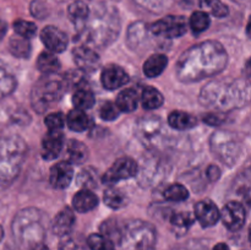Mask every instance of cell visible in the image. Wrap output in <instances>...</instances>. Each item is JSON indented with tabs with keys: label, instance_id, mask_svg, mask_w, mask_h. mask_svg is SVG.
I'll use <instances>...</instances> for the list:
<instances>
[{
	"label": "cell",
	"instance_id": "cell-14",
	"mask_svg": "<svg viewBox=\"0 0 251 250\" xmlns=\"http://www.w3.org/2000/svg\"><path fill=\"white\" fill-rule=\"evenodd\" d=\"M73 55L74 61H75L78 70L83 71L85 74H90L96 71L100 64V55L92 48H90V47H76L73 50Z\"/></svg>",
	"mask_w": 251,
	"mask_h": 250
},
{
	"label": "cell",
	"instance_id": "cell-41",
	"mask_svg": "<svg viewBox=\"0 0 251 250\" xmlns=\"http://www.w3.org/2000/svg\"><path fill=\"white\" fill-rule=\"evenodd\" d=\"M59 250H87V244L81 235H74L70 233L61 238Z\"/></svg>",
	"mask_w": 251,
	"mask_h": 250
},
{
	"label": "cell",
	"instance_id": "cell-44",
	"mask_svg": "<svg viewBox=\"0 0 251 250\" xmlns=\"http://www.w3.org/2000/svg\"><path fill=\"white\" fill-rule=\"evenodd\" d=\"M98 113H100V119L105 120V122H113V120H115L118 117H119L120 110L118 109L115 103L107 100V102L102 103Z\"/></svg>",
	"mask_w": 251,
	"mask_h": 250
},
{
	"label": "cell",
	"instance_id": "cell-11",
	"mask_svg": "<svg viewBox=\"0 0 251 250\" xmlns=\"http://www.w3.org/2000/svg\"><path fill=\"white\" fill-rule=\"evenodd\" d=\"M137 171H139V164L134 159L130 157H120L103 174L102 183L112 185L120 180H125V179L137 175Z\"/></svg>",
	"mask_w": 251,
	"mask_h": 250
},
{
	"label": "cell",
	"instance_id": "cell-5",
	"mask_svg": "<svg viewBox=\"0 0 251 250\" xmlns=\"http://www.w3.org/2000/svg\"><path fill=\"white\" fill-rule=\"evenodd\" d=\"M80 31L87 43L103 48L117 39L120 31L119 16L115 10L104 9L92 17L90 15Z\"/></svg>",
	"mask_w": 251,
	"mask_h": 250
},
{
	"label": "cell",
	"instance_id": "cell-32",
	"mask_svg": "<svg viewBox=\"0 0 251 250\" xmlns=\"http://www.w3.org/2000/svg\"><path fill=\"white\" fill-rule=\"evenodd\" d=\"M195 223V216L194 213L184 211V212H176L171 217V225H173L174 232L179 235L185 234L189 228Z\"/></svg>",
	"mask_w": 251,
	"mask_h": 250
},
{
	"label": "cell",
	"instance_id": "cell-6",
	"mask_svg": "<svg viewBox=\"0 0 251 250\" xmlns=\"http://www.w3.org/2000/svg\"><path fill=\"white\" fill-rule=\"evenodd\" d=\"M118 243L123 250H154L156 228L146 221L130 220L120 228Z\"/></svg>",
	"mask_w": 251,
	"mask_h": 250
},
{
	"label": "cell",
	"instance_id": "cell-9",
	"mask_svg": "<svg viewBox=\"0 0 251 250\" xmlns=\"http://www.w3.org/2000/svg\"><path fill=\"white\" fill-rule=\"evenodd\" d=\"M135 134L145 146L150 149H157L164 144L167 130L161 118L147 114L137 120Z\"/></svg>",
	"mask_w": 251,
	"mask_h": 250
},
{
	"label": "cell",
	"instance_id": "cell-52",
	"mask_svg": "<svg viewBox=\"0 0 251 250\" xmlns=\"http://www.w3.org/2000/svg\"><path fill=\"white\" fill-rule=\"evenodd\" d=\"M28 250H50V249H49V248L47 247V245H44L43 243H42V244L36 245V247L31 248V249H28Z\"/></svg>",
	"mask_w": 251,
	"mask_h": 250
},
{
	"label": "cell",
	"instance_id": "cell-21",
	"mask_svg": "<svg viewBox=\"0 0 251 250\" xmlns=\"http://www.w3.org/2000/svg\"><path fill=\"white\" fill-rule=\"evenodd\" d=\"M161 162L156 158H152L150 161L145 162L142 168L137 171L139 174V181L141 185L150 186L154 185L157 180H161L164 176V172L161 169Z\"/></svg>",
	"mask_w": 251,
	"mask_h": 250
},
{
	"label": "cell",
	"instance_id": "cell-23",
	"mask_svg": "<svg viewBox=\"0 0 251 250\" xmlns=\"http://www.w3.org/2000/svg\"><path fill=\"white\" fill-rule=\"evenodd\" d=\"M87 146L83 142L78 140H69L66 145V156H68L69 163L75 164V166H81L88 159Z\"/></svg>",
	"mask_w": 251,
	"mask_h": 250
},
{
	"label": "cell",
	"instance_id": "cell-54",
	"mask_svg": "<svg viewBox=\"0 0 251 250\" xmlns=\"http://www.w3.org/2000/svg\"><path fill=\"white\" fill-rule=\"evenodd\" d=\"M233 1L238 2V4H243V2H245V1H247V0H233Z\"/></svg>",
	"mask_w": 251,
	"mask_h": 250
},
{
	"label": "cell",
	"instance_id": "cell-25",
	"mask_svg": "<svg viewBox=\"0 0 251 250\" xmlns=\"http://www.w3.org/2000/svg\"><path fill=\"white\" fill-rule=\"evenodd\" d=\"M198 123L199 120L195 115H191L183 110H174L168 117L169 126L176 130H180V131L193 129L198 125Z\"/></svg>",
	"mask_w": 251,
	"mask_h": 250
},
{
	"label": "cell",
	"instance_id": "cell-30",
	"mask_svg": "<svg viewBox=\"0 0 251 250\" xmlns=\"http://www.w3.org/2000/svg\"><path fill=\"white\" fill-rule=\"evenodd\" d=\"M60 78L65 91H76L78 88L86 87V85H87L86 74L83 71L78 70V69H76V70L75 69L74 70H69Z\"/></svg>",
	"mask_w": 251,
	"mask_h": 250
},
{
	"label": "cell",
	"instance_id": "cell-12",
	"mask_svg": "<svg viewBox=\"0 0 251 250\" xmlns=\"http://www.w3.org/2000/svg\"><path fill=\"white\" fill-rule=\"evenodd\" d=\"M220 220L230 232H238L243 228L247 221V211L243 203L238 201H230L226 203L222 211H220Z\"/></svg>",
	"mask_w": 251,
	"mask_h": 250
},
{
	"label": "cell",
	"instance_id": "cell-8",
	"mask_svg": "<svg viewBox=\"0 0 251 250\" xmlns=\"http://www.w3.org/2000/svg\"><path fill=\"white\" fill-rule=\"evenodd\" d=\"M210 146L216 158L227 167L234 166L242 153V144L238 136L227 130L213 132L210 139Z\"/></svg>",
	"mask_w": 251,
	"mask_h": 250
},
{
	"label": "cell",
	"instance_id": "cell-28",
	"mask_svg": "<svg viewBox=\"0 0 251 250\" xmlns=\"http://www.w3.org/2000/svg\"><path fill=\"white\" fill-rule=\"evenodd\" d=\"M37 69L43 75H54L60 70V60L51 51H42L37 58Z\"/></svg>",
	"mask_w": 251,
	"mask_h": 250
},
{
	"label": "cell",
	"instance_id": "cell-2",
	"mask_svg": "<svg viewBox=\"0 0 251 250\" xmlns=\"http://www.w3.org/2000/svg\"><path fill=\"white\" fill-rule=\"evenodd\" d=\"M249 81L244 78H221L207 83L201 90L200 103L206 108L225 113L249 103Z\"/></svg>",
	"mask_w": 251,
	"mask_h": 250
},
{
	"label": "cell",
	"instance_id": "cell-35",
	"mask_svg": "<svg viewBox=\"0 0 251 250\" xmlns=\"http://www.w3.org/2000/svg\"><path fill=\"white\" fill-rule=\"evenodd\" d=\"M96 97L95 93L87 87L78 88V90L74 91L73 95V104L75 105L76 109L86 110L91 109L95 105Z\"/></svg>",
	"mask_w": 251,
	"mask_h": 250
},
{
	"label": "cell",
	"instance_id": "cell-29",
	"mask_svg": "<svg viewBox=\"0 0 251 250\" xmlns=\"http://www.w3.org/2000/svg\"><path fill=\"white\" fill-rule=\"evenodd\" d=\"M115 104H117L118 109L120 112H135L137 109V105H139V96H137V92L134 88H125V90H123L118 95Z\"/></svg>",
	"mask_w": 251,
	"mask_h": 250
},
{
	"label": "cell",
	"instance_id": "cell-45",
	"mask_svg": "<svg viewBox=\"0 0 251 250\" xmlns=\"http://www.w3.org/2000/svg\"><path fill=\"white\" fill-rule=\"evenodd\" d=\"M135 1L150 11L161 12L168 9L173 0H135Z\"/></svg>",
	"mask_w": 251,
	"mask_h": 250
},
{
	"label": "cell",
	"instance_id": "cell-13",
	"mask_svg": "<svg viewBox=\"0 0 251 250\" xmlns=\"http://www.w3.org/2000/svg\"><path fill=\"white\" fill-rule=\"evenodd\" d=\"M41 41L51 53H63L69 44L65 32L55 26L44 27L41 32Z\"/></svg>",
	"mask_w": 251,
	"mask_h": 250
},
{
	"label": "cell",
	"instance_id": "cell-4",
	"mask_svg": "<svg viewBox=\"0 0 251 250\" xmlns=\"http://www.w3.org/2000/svg\"><path fill=\"white\" fill-rule=\"evenodd\" d=\"M12 234L19 245L31 249L46 238L44 215L36 207H27L16 213L12 221Z\"/></svg>",
	"mask_w": 251,
	"mask_h": 250
},
{
	"label": "cell",
	"instance_id": "cell-18",
	"mask_svg": "<svg viewBox=\"0 0 251 250\" xmlns=\"http://www.w3.org/2000/svg\"><path fill=\"white\" fill-rule=\"evenodd\" d=\"M65 144V137L61 130L48 131L42 140V158L46 161H53L61 153Z\"/></svg>",
	"mask_w": 251,
	"mask_h": 250
},
{
	"label": "cell",
	"instance_id": "cell-50",
	"mask_svg": "<svg viewBox=\"0 0 251 250\" xmlns=\"http://www.w3.org/2000/svg\"><path fill=\"white\" fill-rule=\"evenodd\" d=\"M212 250H230V249L226 243H218V244H216L215 247H213Z\"/></svg>",
	"mask_w": 251,
	"mask_h": 250
},
{
	"label": "cell",
	"instance_id": "cell-46",
	"mask_svg": "<svg viewBox=\"0 0 251 250\" xmlns=\"http://www.w3.org/2000/svg\"><path fill=\"white\" fill-rule=\"evenodd\" d=\"M44 124L48 127V131H59L65 125V118L60 112L51 113L44 118Z\"/></svg>",
	"mask_w": 251,
	"mask_h": 250
},
{
	"label": "cell",
	"instance_id": "cell-26",
	"mask_svg": "<svg viewBox=\"0 0 251 250\" xmlns=\"http://www.w3.org/2000/svg\"><path fill=\"white\" fill-rule=\"evenodd\" d=\"M167 65H168V58L164 54H153L144 63V74L146 77L153 78L158 77L164 70H166Z\"/></svg>",
	"mask_w": 251,
	"mask_h": 250
},
{
	"label": "cell",
	"instance_id": "cell-22",
	"mask_svg": "<svg viewBox=\"0 0 251 250\" xmlns=\"http://www.w3.org/2000/svg\"><path fill=\"white\" fill-rule=\"evenodd\" d=\"M98 198L90 189H82L77 191L73 198V208L76 212L86 213L97 207Z\"/></svg>",
	"mask_w": 251,
	"mask_h": 250
},
{
	"label": "cell",
	"instance_id": "cell-48",
	"mask_svg": "<svg viewBox=\"0 0 251 250\" xmlns=\"http://www.w3.org/2000/svg\"><path fill=\"white\" fill-rule=\"evenodd\" d=\"M206 174H207V178L210 179L211 181H216L218 180V178L221 176V171L217 166H210L207 168Z\"/></svg>",
	"mask_w": 251,
	"mask_h": 250
},
{
	"label": "cell",
	"instance_id": "cell-17",
	"mask_svg": "<svg viewBox=\"0 0 251 250\" xmlns=\"http://www.w3.org/2000/svg\"><path fill=\"white\" fill-rule=\"evenodd\" d=\"M153 34L149 31V26L145 22H135L130 25L127 29V44L130 48L135 49H149L151 44V38Z\"/></svg>",
	"mask_w": 251,
	"mask_h": 250
},
{
	"label": "cell",
	"instance_id": "cell-42",
	"mask_svg": "<svg viewBox=\"0 0 251 250\" xmlns=\"http://www.w3.org/2000/svg\"><path fill=\"white\" fill-rule=\"evenodd\" d=\"M14 29L16 32L17 36L22 37V38L31 39L36 36L37 33V26L33 22L26 21V20H16L14 22Z\"/></svg>",
	"mask_w": 251,
	"mask_h": 250
},
{
	"label": "cell",
	"instance_id": "cell-20",
	"mask_svg": "<svg viewBox=\"0 0 251 250\" xmlns=\"http://www.w3.org/2000/svg\"><path fill=\"white\" fill-rule=\"evenodd\" d=\"M76 217L74 211L70 207H65L55 216L51 223V232L53 234L63 238L65 235L73 233L74 225H75Z\"/></svg>",
	"mask_w": 251,
	"mask_h": 250
},
{
	"label": "cell",
	"instance_id": "cell-40",
	"mask_svg": "<svg viewBox=\"0 0 251 250\" xmlns=\"http://www.w3.org/2000/svg\"><path fill=\"white\" fill-rule=\"evenodd\" d=\"M200 6L203 10H207L217 19H223V17L229 15V9L226 4H223L221 0H200Z\"/></svg>",
	"mask_w": 251,
	"mask_h": 250
},
{
	"label": "cell",
	"instance_id": "cell-1",
	"mask_svg": "<svg viewBox=\"0 0 251 250\" xmlns=\"http://www.w3.org/2000/svg\"><path fill=\"white\" fill-rule=\"evenodd\" d=\"M228 64L225 47L217 41H205L186 49L176 64V74L183 82H198L222 73Z\"/></svg>",
	"mask_w": 251,
	"mask_h": 250
},
{
	"label": "cell",
	"instance_id": "cell-47",
	"mask_svg": "<svg viewBox=\"0 0 251 250\" xmlns=\"http://www.w3.org/2000/svg\"><path fill=\"white\" fill-rule=\"evenodd\" d=\"M203 122L210 126H218L225 122V114H216V113H211V114H206L202 118Z\"/></svg>",
	"mask_w": 251,
	"mask_h": 250
},
{
	"label": "cell",
	"instance_id": "cell-16",
	"mask_svg": "<svg viewBox=\"0 0 251 250\" xmlns=\"http://www.w3.org/2000/svg\"><path fill=\"white\" fill-rule=\"evenodd\" d=\"M129 81V74L119 65H114V64L105 66L100 74V82L105 90H117V88L126 85Z\"/></svg>",
	"mask_w": 251,
	"mask_h": 250
},
{
	"label": "cell",
	"instance_id": "cell-43",
	"mask_svg": "<svg viewBox=\"0 0 251 250\" xmlns=\"http://www.w3.org/2000/svg\"><path fill=\"white\" fill-rule=\"evenodd\" d=\"M77 184L83 189H92L97 186V174L92 168H86L78 173Z\"/></svg>",
	"mask_w": 251,
	"mask_h": 250
},
{
	"label": "cell",
	"instance_id": "cell-53",
	"mask_svg": "<svg viewBox=\"0 0 251 250\" xmlns=\"http://www.w3.org/2000/svg\"><path fill=\"white\" fill-rule=\"evenodd\" d=\"M2 238H4V229H2V227L0 225V243H1Z\"/></svg>",
	"mask_w": 251,
	"mask_h": 250
},
{
	"label": "cell",
	"instance_id": "cell-36",
	"mask_svg": "<svg viewBox=\"0 0 251 250\" xmlns=\"http://www.w3.org/2000/svg\"><path fill=\"white\" fill-rule=\"evenodd\" d=\"M9 50L16 58H28L32 50L31 43L28 42V39L15 36L10 39Z\"/></svg>",
	"mask_w": 251,
	"mask_h": 250
},
{
	"label": "cell",
	"instance_id": "cell-33",
	"mask_svg": "<svg viewBox=\"0 0 251 250\" xmlns=\"http://www.w3.org/2000/svg\"><path fill=\"white\" fill-rule=\"evenodd\" d=\"M16 88V78L2 61H0V100L11 95Z\"/></svg>",
	"mask_w": 251,
	"mask_h": 250
},
{
	"label": "cell",
	"instance_id": "cell-51",
	"mask_svg": "<svg viewBox=\"0 0 251 250\" xmlns=\"http://www.w3.org/2000/svg\"><path fill=\"white\" fill-rule=\"evenodd\" d=\"M7 31V25L4 21L0 20V38H2V36L5 34V32Z\"/></svg>",
	"mask_w": 251,
	"mask_h": 250
},
{
	"label": "cell",
	"instance_id": "cell-49",
	"mask_svg": "<svg viewBox=\"0 0 251 250\" xmlns=\"http://www.w3.org/2000/svg\"><path fill=\"white\" fill-rule=\"evenodd\" d=\"M176 250H206V248L198 242H188L186 244L179 247Z\"/></svg>",
	"mask_w": 251,
	"mask_h": 250
},
{
	"label": "cell",
	"instance_id": "cell-31",
	"mask_svg": "<svg viewBox=\"0 0 251 250\" xmlns=\"http://www.w3.org/2000/svg\"><path fill=\"white\" fill-rule=\"evenodd\" d=\"M103 200H104L105 205L112 210H120L129 203L126 194L117 188L107 189L104 191V195H103Z\"/></svg>",
	"mask_w": 251,
	"mask_h": 250
},
{
	"label": "cell",
	"instance_id": "cell-39",
	"mask_svg": "<svg viewBox=\"0 0 251 250\" xmlns=\"http://www.w3.org/2000/svg\"><path fill=\"white\" fill-rule=\"evenodd\" d=\"M163 198L169 202H181L189 198V191L181 184H173L163 191Z\"/></svg>",
	"mask_w": 251,
	"mask_h": 250
},
{
	"label": "cell",
	"instance_id": "cell-19",
	"mask_svg": "<svg viewBox=\"0 0 251 250\" xmlns=\"http://www.w3.org/2000/svg\"><path fill=\"white\" fill-rule=\"evenodd\" d=\"M74 179L73 164L68 161L58 162L54 164L49 172V181L54 189H66Z\"/></svg>",
	"mask_w": 251,
	"mask_h": 250
},
{
	"label": "cell",
	"instance_id": "cell-34",
	"mask_svg": "<svg viewBox=\"0 0 251 250\" xmlns=\"http://www.w3.org/2000/svg\"><path fill=\"white\" fill-rule=\"evenodd\" d=\"M164 102L163 95L154 87H145L141 93V104L145 109L153 110L161 107Z\"/></svg>",
	"mask_w": 251,
	"mask_h": 250
},
{
	"label": "cell",
	"instance_id": "cell-24",
	"mask_svg": "<svg viewBox=\"0 0 251 250\" xmlns=\"http://www.w3.org/2000/svg\"><path fill=\"white\" fill-rule=\"evenodd\" d=\"M66 124L69 129L76 132H82L90 129L93 125V119L88 114H86L85 110L74 109L66 117Z\"/></svg>",
	"mask_w": 251,
	"mask_h": 250
},
{
	"label": "cell",
	"instance_id": "cell-10",
	"mask_svg": "<svg viewBox=\"0 0 251 250\" xmlns=\"http://www.w3.org/2000/svg\"><path fill=\"white\" fill-rule=\"evenodd\" d=\"M186 28H188L186 19L178 15H169L149 26V31L154 37H162L167 39L179 38L186 33Z\"/></svg>",
	"mask_w": 251,
	"mask_h": 250
},
{
	"label": "cell",
	"instance_id": "cell-37",
	"mask_svg": "<svg viewBox=\"0 0 251 250\" xmlns=\"http://www.w3.org/2000/svg\"><path fill=\"white\" fill-rule=\"evenodd\" d=\"M189 25H190V28L194 34L202 33L206 29H208V27L211 25L210 15L206 11H203V10L202 11L193 12V15L190 16V20H189Z\"/></svg>",
	"mask_w": 251,
	"mask_h": 250
},
{
	"label": "cell",
	"instance_id": "cell-38",
	"mask_svg": "<svg viewBox=\"0 0 251 250\" xmlns=\"http://www.w3.org/2000/svg\"><path fill=\"white\" fill-rule=\"evenodd\" d=\"M87 248L91 250H115L114 242L108 237L98 233H93L86 239Z\"/></svg>",
	"mask_w": 251,
	"mask_h": 250
},
{
	"label": "cell",
	"instance_id": "cell-7",
	"mask_svg": "<svg viewBox=\"0 0 251 250\" xmlns=\"http://www.w3.org/2000/svg\"><path fill=\"white\" fill-rule=\"evenodd\" d=\"M65 93L61 78L54 75H44L34 83L31 92L32 108L38 114H43L61 100Z\"/></svg>",
	"mask_w": 251,
	"mask_h": 250
},
{
	"label": "cell",
	"instance_id": "cell-3",
	"mask_svg": "<svg viewBox=\"0 0 251 250\" xmlns=\"http://www.w3.org/2000/svg\"><path fill=\"white\" fill-rule=\"evenodd\" d=\"M27 145L20 136H0V189L11 185L26 159Z\"/></svg>",
	"mask_w": 251,
	"mask_h": 250
},
{
	"label": "cell",
	"instance_id": "cell-27",
	"mask_svg": "<svg viewBox=\"0 0 251 250\" xmlns=\"http://www.w3.org/2000/svg\"><path fill=\"white\" fill-rule=\"evenodd\" d=\"M68 14L71 21L74 22V25L78 29H81L88 20V17H90L91 10L83 0H75V1L69 5Z\"/></svg>",
	"mask_w": 251,
	"mask_h": 250
},
{
	"label": "cell",
	"instance_id": "cell-15",
	"mask_svg": "<svg viewBox=\"0 0 251 250\" xmlns=\"http://www.w3.org/2000/svg\"><path fill=\"white\" fill-rule=\"evenodd\" d=\"M195 220L200 222L201 227L210 228L220 221V210L210 199H203L195 205Z\"/></svg>",
	"mask_w": 251,
	"mask_h": 250
}]
</instances>
